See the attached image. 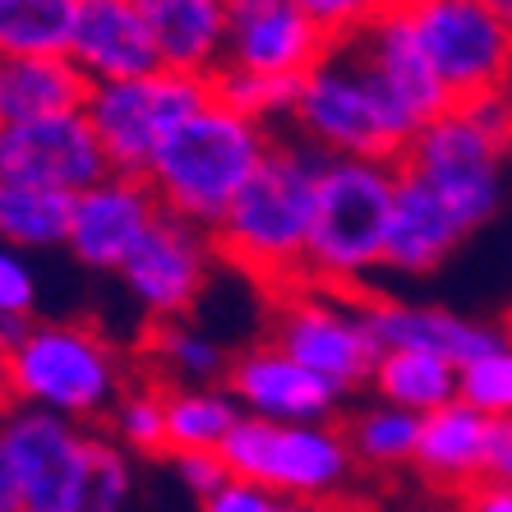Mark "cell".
<instances>
[{"label":"cell","mask_w":512,"mask_h":512,"mask_svg":"<svg viewBox=\"0 0 512 512\" xmlns=\"http://www.w3.org/2000/svg\"><path fill=\"white\" fill-rule=\"evenodd\" d=\"M319 167V148L300 139H273L263 167L245 180V190L217 222V259L263 282L273 296L305 282L314 208H319Z\"/></svg>","instance_id":"obj_1"},{"label":"cell","mask_w":512,"mask_h":512,"mask_svg":"<svg viewBox=\"0 0 512 512\" xmlns=\"http://www.w3.org/2000/svg\"><path fill=\"white\" fill-rule=\"evenodd\" d=\"M291 130L300 143H310L328 157H379V162H402L406 148L425 130L411 107L383 74L360 56L351 37L333 42V51L300 79Z\"/></svg>","instance_id":"obj_2"},{"label":"cell","mask_w":512,"mask_h":512,"mask_svg":"<svg viewBox=\"0 0 512 512\" xmlns=\"http://www.w3.org/2000/svg\"><path fill=\"white\" fill-rule=\"evenodd\" d=\"M273 139L277 134L268 125L222 107L213 97L208 107L194 111L157 148L153 167H148L143 180L153 185L167 217H180V222L203 231H217V222L227 217L236 194L245 190V180L263 167Z\"/></svg>","instance_id":"obj_3"},{"label":"cell","mask_w":512,"mask_h":512,"mask_svg":"<svg viewBox=\"0 0 512 512\" xmlns=\"http://www.w3.org/2000/svg\"><path fill=\"white\" fill-rule=\"evenodd\" d=\"M397 180H402V162L323 153L305 282L360 296L365 282L383 273L397 208Z\"/></svg>","instance_id":"obj_4"},{"label":"cell","mask_w":512,"mask_h":512,"mask_svg":"<svg viewBox=\"0 0 512 512\" xmlns=\"http://www.w3.org/2000/svg\"><path fill=\"white\" fill-rule=\"evenodd\" d=\"M5 383L10 406H33L79 425L111 416L130 388L116 342L84 319H33L24 342L5 356Z\"/></svg>","instance_id":"obj_5"},{"label":"cell","mask_w":512,"mask_h":512,"mask_svg":"<svg viewBox=\"0 0 512 512\" xmlns=\"http://www.w3.org/2000/svg\"><path fill=\"white\" fill-rule=\"evenodd\" d=\"M508 157H512V116L503 97L453 102L434 116L416 143L406 148L402 167L439 185L466 213V222L485 231L508 203Z\"/></svg>","instance_id":"obj_6"},{"label":"cell","mask_w":512,"mask_h":512,"mask_svg":"<svg viewBox=\"0 0 512 512\" xmlns=\"http://www.w3.org/2000/svg\"><path fill=\"white\" fill-rule=\"evenodd\" d=\"M222 462L236 480H250L296 508L346 499L360 471L342 425H273L254 416L240 420L236 434L222 443Z\"/></svg>","instance_id":"obj_7"},{"label":"cell","mask_w":512,"mask_h":512,"mask_svg":"<svg viewBox=\"0 0 512 512\" xmlns=\"http://www.w3.org/2000/svg\"><path fill=\"white\" fill-rule=\"evenodd\" d=\"M213 79L180 70H153L143 79L93 84L88 93V125L116 176H148L157 148L213 102Z\"/></svg>","instance_id":"obj_8"},{"label":"cell","mask_w":512,"mask_h":512,"mask_svg":"<svg viewBox=\"0 0 512 512\" xmlns=\"http://www.w3.org/2000/svg\"><path fill=\"white\" fill-rule=\"evenodd\" d=\"M273 300L277 310H273V337L268 342L282 346L286 356L300 360L319 379L337 383L346 397L370 388L374 365H379L383 351L370 333L360 296L328 291V286H314V282H296L286 291H277Z\"/></svg>","instance_id":"obj_9"},{"label":"cell","mask_w":512,"mask_h":512,"mask_svg":"<svg viewBox=\"0 0 512 512\" xmlns=\"http://www.w3.org/2000/svg\"><path fill=\"white\" fill-rule=\"evenodd\" d=\"M0 434L19 476L24 512H88L102 434L33 406H10L0 416Z\"/></svg>","instance_id":"obj_10"},{"label":"cell","mask_w":512,"mask_h":512,"mask_svg":"<svg viewBox=\"0 0 512 512\" xmlns=\"http://www.w3.org/2000/svg\"><path fill=\"white\" fill-rule=\"evenodd\" d=\"M402 10L453 102L503 93L512 79V28L489 0H402Z\"/></svg>","instance_id":"obj_11"},{"label":"cell","mask_w":512,"mask_h":512,"mask_svg":"<svg viewBox=\"0 0 512 512\" xmlns=\"http://www.w3.org/2000/svg\"><path fill=\"white\" fill-rule=\"evenodd\" d=\"M217 263L213 231L190 227L180 217H157V227L143 236V245L130 254V263L120 268V286L125 296L139 305V314H148L153 323H176L190 319L194 305L208 291Z\"/></svg>","instance_id":"obj_12"},{"label":"cell","mask_w":512,"mask_h":512,"mask_svg":"<svg viewBox=\"0 0 512 512\" xmlns=\"http://www.w3.org/2000/svg\"><path fill=\"white\" fill-rule=\"evenodd\" d=\"M107 176L111 162L84 111L0 125V180L60 190V194H84Z\"/></svg>","instance_id":"obj_13"},{"label":"cell","mask_w":512,"mask_h":512,"mask_svg":"<svg viewBox=\"0 0 512 512\" xmlns=\"http://www.w3.org/2000/svg\"><path fill=\"white\" fill-rule=\"evenodd\" d=\"M227 388L245 416L273 420V425H337L351 402L337 383L319 379L273 342H254L236 351Z\"/></svg>","instance_id":"obj_14"},{"label":"cell","mask_w":512,"mask_h":512,"mask_svg":"<svg viewBox=\"0 0 512 512\" xmlns=\"http://www.w3.org/2000/svg\"><path fill=\"white\" fill-rule=\"evenodd\" d=\"M157 217H162V203H157L153 185L143 176L111 171L93 190L74 194L65 254L88 273H120L130 254L143 245V236L157 227Z\"/></svg>","instance_id":"obj_15"},{"label":"cell","mask_w":512,"mask_h":512,"mask_svg":"<svg viewBox=\"0 0 512 512\" xmlns=\"http://www.w3.org/2000/svg\"><path fill=\"white\" fill-rule=\"evenodd\" d=\"M328 51H333V37L296 0H227L231 70L305 79Z\"/></svg>","instance_id":"obj_16"},{"label":"cell","mask_w":512,"mask_h":512,"mask_svg":"<svg viewBox=\"0 0 512 512\" xmlns=\"http://www.w3.org/2000/svg\"><path fill=\"white\" fill-rule=\"evenodd\" d=\"M476 236V227L466 222L439 185H429L425 176L402 167L397 180V208H393V231H388V254H383V273L393 277H429Z\"/></svg>","instance_id":"obj_17"},{"label":"cell","mask_w":512,"mask_h":512,"mask_svg":"<svg viewBox=\"0 0 512 512\" xmlns=\"http://www.w3.org/2000/svg\"><path fill=\"white\" fill-rule=\"evenodd\" d=\"M360 305H365V319H370L379 351H425V356H439L457 370L471 365L476 356H485L503 337V328L471 319V314H457L448 305H411V300L365 296V291H360Z\"/></svg>","instance_id":"obj_18"},{"label":"cell","mask_w":512,"mask_h":512,"mask_svg":"<svg viewBox=\"0 0 512 512\" xmlns=\"http://www.w3.org/2000/svg\"><path fill=\"white\" fill-rule=\"evenodd\" d=\"M70 60L93 84L143 79V74L162 70L153 28L143 19L139 0H79Z\"/></svg>","instance_id":"obj_19"},{"label":"cell","mask_w":512,"mask_h":512,"mask_svg":"<svg viewBox=\"0 0 512 512\" xmlns=\"http://www.w3.org/2000/svg\"><path fill=\"white\" fill-rule=\"evenodd\" d=\"M351 42L383 74V84L411 107V116L420 125H429L434 116H443V111L453 107V93L443 88V79L429 65L416 28H411V14L402 10V0H388L360 33H351Z\"/></svg>","instance_id":"obj_20"},{"label":"cell","mask_w":512,"mask_h":512,"mask_svg":"<svg viewBox=\"0 0 512 512\" xmlns=\"http://www.w3.org/2000/svg\"><path fill=\"white\" fill-rule=\"evenodd\" d=\"M162 70L213 79L227 65V0H139Z\"/></svg>","instance_id":"obj_21"},{"label":"cell","mask_w":512,"mask_h":512,"mask_svg":"<svg viewBox=\"0 0 512 512\" xmlns=\"http://www.w3.org/2000/svg\"><path fill=\"white\" fill-rule=\"evenodd\" d=\"M489 425L466 402H453L420 420V448H416V471L429 485L448 489L457 499H466L476 485H485V453H489Z\"/></svg>","instance_id":"obj_22"},{"label":"cell","mask_w":512,"mask_h":512,"mask_svg":"<svg viewBox=\"0 0 512 512\" xmlns=\"http://www.w3.org/2000/svg\"><path fill=\"white\" fill-rule=\"evenodd\" d=\"M88 93L93 79L70 56H0V125L74 116Z\"/></svg>","instance_id":"obj_23"},{"label":"cell","mask_w":512,"mask_h":512,"mask_svg":"<svg viewBox=\"0 0 512 512\" xmlns=\"http://www.w3.org/2000/svg\"><path fill=\"white\" fill-rule=\"evenodd\" d=\"M374 402L402 406L411 416H434L443 406L462 402V370L425 351H383L370 379Z\"/></svg>","instance_id":"obj_24"},{"label":"cell","mask_w":512,"mask_h":512,"mask_svg":"<svg viewBox=\"0 0 512 512\" xmlns=\"http://www.w3.org/2000/svg\"><path fill=\"white\" fill-rule=\"evenodd\" d=\"M70 217H74V194L0 180V245H10L19 254L65 250Z\"/></svg>","instance_id":"obj_25"},{"label":"cell","mask_w":512,"mask_h":512,"mask_svg":"<svg viewBox=\"0 0 512 512\" xmlns=\"http://www.w3.org/2000/svg\"><path fill=\"white\" fill-rule=\"evenodd\" d=\"M245 420L227 383H194L167 388V443L176 453H222V443Z\"/></svg>","instance_id":"obj_26"},{"label":"cell","mask_w":512,"mask_h":512,"mask_svg":"<svg viewBox=\"0 0 512 512\" xmlns=\"http://www.w3.org/2000/svg\"><path fill=\"white\" fill-rule=\"evenodd\" d=\"M148 365L162 374L167 388H194V383H227L231 351L213 333L194 328L190 319L153 323V333L143 342Z\"/></svg>","instance_id":"obj_27"},{"label":"cell","mask_w":512,"mask_h":512,"mask_svg":"<svg viewBox=\"0 0 512 512\" xmlns=\"http://www.w3.org/2000/svg\"><path fill=\"white\" fill-rule=\"evenodd\" d=\"M342 434L351 443V457L365 471H402L416 466L420 448V416L402 411L388 402H365L356 411H346Z\"/></svg>","instance_id":"obj_28"},{"label":"cell","mask_w":512,"mask_h":512,"mask_svg":"<svg viewBox=\"0 0 512 512\" xmlns=\"http://www.w3.org/2000/svg\"><path fill=\"white\" fill-rule=\"evenodd\" d=\"M79 0H0V56H70Z\"/></svg>","instance_id":"obj_29"},{"label":"cell","mask_w":512,"mask_h":512,"mask_svg":"<svg viewBox=\"0 0 512 512\" xmlns=\"http://www.w3.org/2000/svg\"><path fill=\"white\" fill-rule=\"evenodd\" d=\"M111 439L130 457H171L167 383H130L111 411Z\"/></svg>","instance_id":"obj_30"},{"label":"cell","mask_w":512,"mask_h":512,"mask_svg":"<svg viewBox=\"0 0 512 512\" xmlns=\"http://www.w3.org/2000/svg\"><path fill=\"white\" fill-rule=\"evenodd\" d=\"M213 93L222 107L240 111V116L259 120L273 130L277 120H291L296 111V93H300V79H286V74H254V70H222L213 74Z\"/></svg>","instance_id":"obj_31"},{"label":"cell","mask_w":512,"mask_h":512,"mask_svg":"<svg viewBox=\"0 0 512 512\" xmlns=\"http://www.w3.org/2000/svg\"><path fill=\"white\" fill-rule=\"evenodd\" d=\"M462 402L485 420H512V337L503 333L485 356L462 365Z\"/></svg>","instance_id":"obj_32"},{"label":"cell","mask_w":512,"mask_h":512,"mask_svg":"<svg viewBox=\"0 0 512 512\" xmlns=\"http://www.w3.org/2000/svg\"><path fill=\"white\" fill-rule=\"evenodd\" d=\"M37 300H42V277L33 259L0 245V319H37Z\"/></svg>","instance_id":"obj_33"},{"label":"cell","mask_w":512,"mask_h":512,"mask_svg":"<svg viewBox=\"0 0 512 512\" xmlns=\"http://www.w3.org/2000/svg\"><path fill=\"white\" fill-rule=\"evenodd\" d=\"M296 5L310 14L314 24L333 37V42H342V37L360 33V28L370 24L388 0H296Z\"/></svg>","instance_id":"obj_34"},{"label":"cell","mask_w":512,"mask_h":512,"mask_svg":"<svg viewBox=\"0 0 512 512\" xmlns=\"http://www.w3.org/2000/svg\"><path fill=\"white\" fill-rule=\"evenodd\" d=\"M171 462V471H176V480L185 489H190L194 499H213L217 489L231 480V466L222 462V453H176V457H167Z\"/></svg>","instance_id":"obj_35"},{"label":"cell","mask_w":512,"mask_h":512,"mask_svg":"<svg viewBox=\"0 0 512 512\" xmlns=\"http://www.w3.org/2000/svg\"><path fill=\"white\" fill-rule=\"evenodd\" d=\"M199 512H296V503H286V499H277V494H268V489L250 485V480L231 476L213 499L199 503Z\"/></svg>","instance_id":"obj_36"},{"label":"cell","mask_w":512,"mask_h":512,"mask_svg":"<svg viewBox=\"0 0 512 512\" xmlns=\"http://www.w3.org/2000/svg\"><path fill=\"white\" fill-rule=\"evenodd\" d=\"M485 485H508L512 489V420H494V425H489Z\"/></svg>","instance_id":"obj_37"},{"label":"cell","mask_w":512,"mask_h":512,"mask_svg":"<svg viewBox=\"0 0 512 512\" xmlns=\"http://www.w3.org/2000/svg\"><path fill=\"white\" fill-rule=\"evenodd\" d=\"M462 503V512H512V489L508 485H476Z\"/></svg>","instance_id":"obj_38"},{"label":"cell","mask_w":512,"mask_h":512,"mask_svg":"<svg viewBox=\"0 0 512 512\" xmlns=\"http://www.w3.org/2000/svg\"><path fill=\"white\" fill-rule=\"evenodd\" d=\"M0 512H24V494H19V476H14L5 434H0Z\"/></svg>","instance_id":"obj_39"},{"label":"cell","mask_w":512,"mask_h":512,"mask_svg":"<svg viewBox=\"0 0 512 512\" xmlns=\"http://www.w3.org/2000/svg\"><path fill=\"white\" fill-rule=\"evenodd\" d=\"M296 512H360L351 499H323V503H305V508H296Z\"/></svg>","instance_id":"obj_40"},{"label":"cell","mask_w":512,"mask_h":512,"mask_svg":"<svg viewBox=\"0 0 512 512\" xmlns=\"http://www.w3.org/2000/svg\"><path fill=\"white\" fill-rule=\"evenodd\" d=\"M10 411V383H5V356H0V416Z\"/></svg>","instance_id":"obj_41"},{"label":"cell","mask_w":512,"mask_h":512,"mask_svg":"<svg viewBox=\"0 0 512 512\" xmlns=\"http://www.w3.org/2000/svg\"><path fill=\"white\" fill-rule=\"evenodd\" d=\"M489 5H494V10H499V19L512 28V0H489Z\"/></svg>","instance_id":"obj_42"},{"label":"cell","mask_w":512,"mask_h":512,"mask_svg":"<svg viewBox=\"0 0 512 512\" xmlns=\"http://www.w3.org/2000/svg\"><path fill=\"white\" fill-rule=\"evenodd\" d=\"M499 97H503V107H508V116H512V79L503 84V93H499Z\"/></svg>","instance_id":"obj_43"}]
</instances>
